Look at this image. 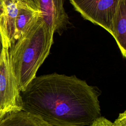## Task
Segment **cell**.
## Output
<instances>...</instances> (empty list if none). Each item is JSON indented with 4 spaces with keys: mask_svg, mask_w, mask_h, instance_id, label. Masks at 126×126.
Instances as JSON below:
<instances>
[{
    "mask_svg": "<svg viewBox=\"0 0 126 126\" xmlns=\"http://www.w3.org/2000/svg\"><path fill=\"white\" fill-rule=\"evenodd\" d=\"M0 126H50L38 116L21 110L6 114L0 119Z\"/></svg>",
    "mask_w": 126,
    "mask_h": 126,
    "instance_id": "obj_9",
    "label": "cell"
},
{
    "mask_svg": "<svg viewBox=\"0 0 126 126\" xmlns=\"http://www.w3.org/2000/svg\"><path fill=\"white\" fill-rule=\"evenodd\" d=\"M120 0H69L85 19L112 34V20Z\"/></svg>",
    "mask_w": 126,
    "mask_h": 126,
    "instance_id": "obj_4",
    "label": "cell"
},
{
    "mask_svg": "<svg viewBox=\"0 0 126 126\" xmlns=\"http://www.w3.org/2000/svg\"><path fill=\"white\" fill-rule=\"evenodd\" d=\"M54 32L39 16L29 29L9 49L12 67L20 92L36 77L48 57Z\"/></svg>",
    "mask_w": 126,
    "mask_h": 126,
    "instance_id": "obj_2",
    "label": "cell"
},
{
    "mask_svg": "<svg viewBox=\"0 0 126 126\" xmlns=\"http://www.w3.org/2000/svg\"><path fill=\"white\" fill-rule=\"evenodd\" d=\"M42 20L55 33L62 32L69 23L63 0H29Z\"/></svg>",
    "mask_w": 126,
    "mask_h": 126,
    "instance_id": "obj_5",
    "label": "cell"
},
{
    "mask_svg": "<svg viewBox=\"0 0 126 126\" xmlns=\"http://www.w3.org/2000/svg\"><path fill=\"white\" fill-rule=\"evenodd\" d=\"M1 0H0V1H1Z\"/></svg>",
    "mask_w": 126,
    "mask_h": 126,
    "instance_id": "obj_13",
    "label": "cell"
},
{
    "mask_svg": "<svg viewBox=\"0 0 126 126\" xmlns=\"http://www.w3.org/2000/svg\"><path fill=\"white\" fill-rule=\"evenodd\" d=\"M3 48V46H2V41H1V39L0 36V55H1V51Z\"/></svg>",
    "mask_w": 126,
    "mask_h": 126,
    "instance_id": "obj_12",
    "label": "cell"
},
{
    "mask_svg": "<svg viewBox=\"0 0 126 126\" xmlns=\"http://www.w3.org/2000/svg\"><path fill=\"white\" fill-rule=\"evenodd\" d=\"M18 0L0 1V36L2 46L9 49L14 44Z\"/></svg>",
    "mask_w": 126,
    "mask_h": 126,
    "instance_id": "obj_6",
    "label": "cell"
},
{
    "mask_svg": "<svg viewBox=\"0 0 126 126\" xmlns=\"http://www.w3.org/2000/svg\"><path fill=\"white\" fill-rule=\"evenodd\" d=\"M99 89L75 75L36 76L21 92L22 110L50 126H90L101 116Z\"/></svg>",
    "mask_w": 126,
    "mask_h": 126,
    "instance_id": "obj_1",
    "label": "cell"
},
{
    "mask_svg": "<svg viewBox=\"0 0 126 126\" xmlns=\"http://www.w3.org/2000/svg\"><path fill=\"white\" fill-rule=\"evenodd\" d=\"M113 126H126V111L119 114L118 118L113 122Z\"/></svg>",
    "mask_w": 126,
    "mask_h": 126,
    "instance_id": "obj_11",
    "label": "cell"
},
{
    "mask_svg": "<svg viewBox=\"0 0 126 126\" xmlns=\"http://www.w3.org/2000/svg\"><path fill=\"white\" fill-rule=\"evenodd\" d=\"M90 126H113V122L103 116L95 119Z\"/></svg>",
    "mask_w": 126,
    "mask_h": 126,
    "instance_id": "obj_10",
    "label": "cell"
},
{
    "mask_svg": "<svg viewBox=\"0 0 126 126\" xmlns=\"http://www.w3.org/2000/svg\"><path fill=\"white\" fill-rule=\"evenodd\" d=\"M22 110L21 92L12 67L9 49L3 47L0 57V119Z\"/></svg>",
    "mask_w": 126,
    "mask_h": 126,
    "instance_id": "obj_3",
    "label": "cell"
},
{
    "mask_svg": "<svg viewBox=\"0 0 126 126\" xmlns=\"http://www.w3.org/2000/svg\"><path fill=\"white\" fill-rule=\"evenodd\" d=\"M122 55L126 57V0H120L112 23V34Z\"/></svg>",
    "mask_w": 126,
    "mask_h": 126,
    "instance_id": "obj_7",
    "label": "cell"
},
{
    "mask_svg": "<svg viewBox=\"0 0 126 126\" xmlns=\"http://www.w3.org/2000/svg\"><path fill=\"white\" fill-rule=\"evenodd\" d=\"M18 13L16 19L14 42L20 39L39 15L27 0H18Z\"/></svg>",
    "mask_w": 126,
    "mask_h": 126,
    "instance_id": "obj_8",
    "label": "cell"
}]
</instances>
